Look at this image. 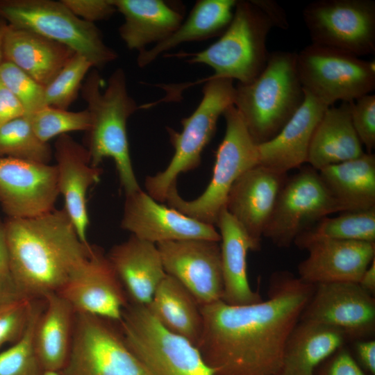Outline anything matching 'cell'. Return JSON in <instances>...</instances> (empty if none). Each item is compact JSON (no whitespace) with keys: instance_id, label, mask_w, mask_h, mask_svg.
<instances>
[{"instance_id":"obj_28","label":"cell","mask_w":375,"mask_h":375,"mask_svg":"<svg viewBox=\"0 0 375 375\" xmlns=\"http://www.w3.org/2000/svg\"><path fill=\"white\" fill-rule=\"evenodd\" d=\"M348 340L339 328L299 320L287 340L279 375H315Z\"/></svg>"},{"instance_id":"obj_45","label":"cell","mask_w":375,"mask_h":375,"mask_svg":"<svg viewBox=\"0 0 375 375\" xmlns=\"http://www.w3.org/2000/svg\"><path fill=\"white\" fill-rule=\"evenodd\" d=\"M257 5L268 15L275 27L287 28L288 23L284 10L271 0H255Z\"/></svg>"},{"instance_id":"obj_40","label":"cell","mask_w":375,"mask_h":375,"mask_svg":"<svg viewBox=\"0 0 375 375\" xmlns=\"http://www.w3.org/2000/svg\"><path fill=\"white\" fill-rule=\"evenodd\" d=\"M351 117L355 131L367 153L375 147V95L366 94L351 101Z\"/></svg>"},{"instance_id":"obj_2","label":"cell","mask_w":375,"mask_h":375,"mask_svg":"<svg viewBox=\"0 0 375 375\" xmlns=\"http://www.w3.org/2000/svg\"><path fill=\"white\" fill-rule=\"evenodd\" d=\"M12 281L24 297L43 299L58 292L72 273L90 256L64 209L3 223Z\"/></svg>"},{"instance_id":"obj_20","label":"cell","mask_w":375,"mask_h":375,"mask_svg":"<svg viewBox=\"0 0 375 375\" xmlns=\"http://www.w3.org/2000/svg\"><path fill=\"white\" fill-rule=\"evenodd\" d=\"M58 188L64 199V210L72 220L80 240L89 244L87 193L100 181L102 169L90 165L88 149L68 134L58 136L55 143Z\"/></svg>"},{"instance_id":"obj_49","label":"cell","mask_w":375,"mask_h":375,"mask_svg":"<svg viewBox=\"0 0 375 375\" xmlns=\"http://www.w3.org/2000/svg\"><path fill=\"white\" fill-rule=\"evenodd\" d=\"M8 27V23L6 21L0 17V66L3 61V40L4 36Z\"/></svg>"},{"instance_id":"obj_48","label":"cell","mask_w":375,"mask_h":375,"mask_svg":"<svg viewBox=\"0 0 375 375\" xmlns=\"http://www.w3.org/2000/svg\"><path fill=\"white\" fill-rule=\"evenodd\" d=\"M359 285L372 295L375 293V258L362 275Z\"/></svg>"},{"instance_id":"obj_44","label":"cell","mask_w":375,"mask_h":375,"mask_svg":"<svg viewBox=\"0 0 375 375\" xmlns=\"http://www.w3.org/2000/svg\"><path fill=\"white\" fill-rule=\"evenodd\" d=\"M358 364L371 375H375V341L372 339L354 341Z\"/></svg>"},{"instance_id":"obj_47","label":"cell","mask_w":375,"mask_h":375,"mask_svg":"<svg viewBox=\"0 0 375 375\" xmlns=\"http://www.w3.org/2000/svg\"><path fill=\"white\" fill-rule=\"evenodd\" d=\"M0 275L11 279L9 255L4 224L0 222Z\"/></svg>"},{"instance_id":"obj_37","label":"cell","mask_w":375,"mask_h":375,"mask_svg":"<svg viewBox=\"0 0 375 375\" xmlns=\"http://www.w3.org/2000/svg\"><path fill=\"white\" fill-rule=\"evenodd\" d=\"M92 67L85 57L76 53L44 87L46 106L67 110L76 98L81 83Z\"/></svg>"},{"instance_id":"obj_13","label":"cell","mask_w":375,"mask_h":375,"mask_svg":"<svg viewBox=\"0 0 375 375\" xmlns=\"http://www.w3.org/2000/svg\"><path fill=\"white\" fill-rule=\"evenodd\" d=\"M303 17L312 44L358 57L375 52L373 0H317L304 8Z\"/></svg>"},{"instance_id":"obj_3","label":"cell","mask_w":375,"mask_h":375,"mask_svg":"<svg viewBox=\"0 0 375 375\" xmlns=\"http://www.w3.org/2000/svg\"><path fill=\"white\" fill-rule=\"evenodd\" d=\"M97 70L90 72L82 85L83 98L91 117L88 151L90 165L99 167L106 158L115 164L125 195L141 190L132 166L127 137V121L138 109L129 94L124 70L117 69L103 92Z\"/></svg>"},{"instance_id":"obj_19","label":"cell","mask_w":375,"mask_h":375,"mask_svg":"<svg viewBox=\"0 0 375 375\" xmlns=\"http://www.w3.org/2000/svg\"><path fill=\"white\" fill-rule=\"evenodd\" d=\"M261 165L244 172L233 184L225 209L260 249L265 228L288 178Z\"/></svg>"},{"instance_id":"obj_10","label":"cell","mask_w":375,"mask_h":375,"mask_svg":"<svg viewBox=\"0 0 375 375\" xmlns=\"http://www.w3.org/2000/svg\"><path fill=\"white\" fill-rule=\"evenodd\" d=\"M297 67L303 90L328 106L354 101L375 88L374 62L340 49L311 44L297 53Z\"/></svg>"},{"instance_id":"obj_22","label":"cell","mask_w":375,"mask_h":375,"mask_svg":"<svg viewBox=\"0 0 375 375\" xmlns=\"http://www.w3.org/2000/svg\"><path fill=\"white\" fill-rule=\"evenodd\" d=\"M304 92L302 104L278 133L269 141L257 144L258 165L287 174L307 162L313 133L329 106L312 94Z\"/></svg>"},{"instance_id":"obj_39","label":"cell","mask_w":375,"mask_h":375,"mask_svg":"<svg viewBox=\"0 0 375 375\" xmlns=\"http://www.w3.org/2000/svg\"><path fill=\"white\" fill-rule=\"evenodd\" d=\"M34 300L21 298L0 307V347L17 342L23 335Z\"/></svg>"},{"instance_id":"obj_14","label":"cell","mask_w":375,"mask_h":375,"mask_svg":"<svg viewBox=\"0 0 375 375\" xmlns=\"http://www.w3.org/2000/svg\"><path fill=\"white\" fill-rule=\"evenodd\" d=\"M74 313L100 317L119 323L130 303L106 255L94 247L58 292Z\"/></svg>"},{"instance_id":"obj_18","label":"cell","mask_w":375,"mask_h":375,"mask_svg":"<svg viewBox=\"0 0 375 375\" xmlns=\"http://www.w3.org/2000/svg\"><path fill=\"white\" fill-rule=\"evenodd\" d=\"M121 227L155 244L185 240L220 241L213 225L166 207L142 190L126 195Z\"/></svg>"},{"instance_id":"obj_30","label":"cell","mask_w":375,"mask_h":375,"mask_svg":"<svg viewBox=\"0 0 375 375\" xmlns=\"http://www.w3.org/2000/svg\"><path fill=\"white\" fill-rule=\"evenodd\" d=\"M236 0H199L186 19L165 40L138 53L137 64L145 67L160 55L187 42L222 35L230 24Z\"/></svg>"},{"instance_id":"obj_35","label":"cell","mask_w":375,"mask_h":375,"mask_svg":"<svg viewBox=\"0 0 375 375\" xmlns=\"http://www.w3.org/2000/svg\"><path fill=\"white\" fill-rule=\"evenodd\" d=\"M34 300L27 326L12 346L0 353V375H42L35 344V331L44 306Z\"/></svg>"},{"instance_id":"obj_38","label":"cell","mask_w":375,"mask_h":375,"mask_svg":"<svg viewBox=\"0 0 375 375\" xmlns=\"http://www.w3.org/2000/svg\"><path fill=\"white\" fill-rule=\"evenodd\" d=\"M0 80L19 101L25 111L24 116L47 106L44 87L14 64L3 61Z\"/></svg>"},{"instance_id":"obj_1","label":"cell","mask_w":375,"mask_h":375,"mask_svg":"<svg viewBox=\"0 0 375 375\" xmlns=\"http://www.w3.org/2000/svg\"><path fill=\"white\" fill-rule=\"evenodd\" d=\"M315 285L286 271L275 272L265 301L201 306L197 348L213 375H279L287 340Z\"/></svg>"},{"instance_id":"obj_4","label":"cell","mask_w":375,"mask_h":375,"mask_svg":"<svg viewBox=\"0 0 375 375\" xmlns=\"http://www.w3.org/2000/svg\"><path fill=\"white\" fill-rule=\"evenodd\" d=\"M233 106L251 138L260 144L275 137L302 104L305 92L297 67V53L269 54L253 80L235 86Z\"/></svg>"},{"instance_id":"obj_33","label":"cell","mask_w":375,"mask_h":375,"mask_svg":"<svg viewBox=\"0 0 375 375\" xmlns=\"http://www.w3.org/2000/svg\"><path fill=\"white\" fill-rule=\"evenodd\" d=\"M322 240L375 242V208L325 217L299 234L294 244L306 250Z\"/></svg>"},{"instance_id":"obj_32","label":"cell","mask_w":375,"mask_h":375,"mask_svg":"<svg viewBox=\"0 0 375 375\" xmlns=\"http://www.w3.org/2000/svg\"><path fill=\"white\" fill-rule=\"evenodd\" d=\"M147 306L167 330L197 347L203 328L201 306L176 278L167 274Z\"/></svg>"},{"instance_id":"obj_15","label":"cell","mask_w":375,"mask_h":375,"mask_svg":"<svg viewBox=\"0 0 375 375\" xmlns=\"http://www.w3.org/2000/svg\"><path fill=\"white\" fill-rule=\"evenodd\" d=\"M299 320L339 328L349 340H367L375 332V300L358 283L318 284Z\"/></svg>"},{"instance_id":"obj_26","label":"cell","mask_w":375,"mask_h":375,"mask_svg":"<svg viewBox=\"0 0 375 375\" xmlns=\"http://www.w3.org/2000/svg\"><path fill=\"white\" fill-rule=\"evenodd\" d=\"M220 235V253L224 282L222 301L233 306L261 301L258 292L250 286L247 276V256L258 251L243 228L224 208L216 224Z\"/></svg>"},{"instance_id":"obj_23","label":"cell","mask_w":375,"mask_h":375,"mask_svg":"<svg viewBox=\"0 0 375 375\" xmlns=\"http://www.w3.org/2000/svg\"><path fill=\"white\" fill-rule=\"evenodd\" d=\"M131 303L148 306L167 275L156 244L133 235L106 255Z\"/></svg>"},{"instance_id":"obj_36","label":"cell","mask_w":375,"mask_h":375,"mask_svg":"<svg viewBox=\"0 0 375 375\" xmlns=\"http://www.w3.org/2000/svg\"><path fill=\"white\" fill-rule=\"evenodd\" d=\"M25 117L38 138L46 143L56 136L69 132L88 131L91 125L90 115L87 109L72 112L45 106Z\"/></svg>"},{"instance_id":"obj_43","label":"cell","mask_w":375,"mask_h":375,"mask_svg":"<svg viewBox=\"0 0 375 375\" xmlns=\"http://www.w3.org/2000/svg\"><path fill=\"white\" fill-rule=\"evenodd\" d=\"M24 115L19 101L0 80V126Z\"/></svg>"},{"instance_id":"obj_24","label":"cell","mask_w":375,"mask_h":375,"mask_svg":"<svg viewBox=\"0 0 375 375\" xmlns=\"http://www.w3.org/2000/svg\"><path fill=\"white\" fill-rule=\"evenodd\" d=\"M124 21L119 28L130 50L139 53L167 38L184 20V8L163 0H112Z\"/></svg>"},{"instance_id":"obj_16","label":"cell","mask_w":375,"mask_h":375,"mask_svg":"<svg viewBox=\"0 0 375 375\" xmlns=\"http://www.w3.org/2000/svg\"><path fill=\"white\" fill-rule=\"evenodd\" d=\"M167 274L180 282L200 306L222 300L219 242L185 240L156 244Z\"/></svg>"},{"instance_id":"obj_42","label":"cell","mask_w":375,"mask_h":375,"mask_svg":"<svg viewBox=\"0 0 375 375\" xmlns=\"http://www.w3.org/2000/svg\"><path fill=\"white\" fill-rule=\"evenodd\" d=\"M315 375H366L351 353L342 347L330 356Z\"/></svg>"},{"instance_id":"obj_11","label":"cell","mask_w":375,"mask_h":375,"mask_svg":"<svg viewBox=\"0 0 375 375\" xmlns=\"http://www.w3.org/2000/svg\"><path fill=\"white\" fill-rule=\"evenodd\" d=\"M116 324L74 313L70 350L60 375H149Z\"/></svg>"},{"instance_id":"obj_17","label":"cell","mask_w":375,"mask_h":375,"mask_svg":"<svg viewBox=\"0 0 375 375\" xmlns=\"http://www.w3.org/2000/svg\"><path fill=\"white\" fill-rule=\"evenodd\" d=\"M59 194L56 165L0 157V204L8 217L51 212Z\"/></svg>"},{"instance_id":"obj_7","label":"cell","mask_w":375,"mask_h":375,"mask_svg":"<svg viewBox=\"0 0 375 375\" xmlns=\"http://www.w3.org/2000/svg\"><path fill=\"white\" fill-rule=\"evenodd\" d=\"M223 116L226 122L225 134L217 150L212 178L206 190L198 198L186 201L179 195L174 183L165 200L169 207L213 226L225 208L234 182L247 170L258 165L257 144L235 107L229 106Z\"/></svg>"},{"instance_id":"obj_9","label":"cell","mask_w":375,"mask_h":375,"mask_svg":"<svg viewBox=\"0 0 375 375\" xmlns=\"http://www.w3.org/2000/svg\"><path fill=\"white\" fill-rule=\"evenodd\" d=\"M118 324L149 375H213L197 347L167 330L147 306L129 303Z\"/></svg>"},{"instance_id":"obj_41","label":"cell","mask_w":375,"mask_h":375,"mask_svg":"<svg viewBox=\"0 0 375 375\" xmlns=\"http://www.w3.org/2000/svg\"><path fill=\"white\" fill-rule=\"evenodd\" d=\"M78 17L88 22L110 18L116 11L112 0H61Z\"/></svg>"},{"instance_id":"obj_50","label":"cell","mask_w":375,"mask_h":375,"mask_svg":"<svg viewBox=\"0 0 375 375\" xmlns=\"http://www.w3.org/2000/svg\"><path fill=\"white\" fill-rule=\"evenodd\" d=\"M42 375H60L58 372H50V371H45Z\"/></svg>"},{"instance_id":"obj_8","label":"cell","mask_w":375,"mask_h":375,"mask_svg":"<svg viewBox=\"0 0 375 375\" xmlns=\"http://www.w3.org/2000/svg\"><path fill=\"white\" fill-rule=\"evenodd\" d=\"M0 17L9 25L69 47L93 67H103L117 58L95 24L76 16L62 1L0 0Z\"/></svg>"},{"instance_id":"obj_12","label":"cell","mask_w":375,"mask_h":375,"mask_svg":"<svg viewBox=\"0 0 375 375\" xmlns=\"http://www.w3.org/2000/svg\"><path fill=\"white\" fill-rule=\"evenodd\" d=\"M341 212L318 171L307 167L288 177L275 203L263 237L288 248L297 237L321 219Z\"/></svg>"},{"instance_id":"obj_27","label":"cell","mask_w":375,"mask_h":375,"mask_svg":"<svg viewBox=\"0 0 375 375\" xmlns=\"http://www.w3.org/2000/svg\"><path fill=\"white\" fill-rule=\"evenodd\" d=\"M351 102L329 106L313 133L307 162L317 171L360 157L363 147L353 126Z\"/></svg>"},{"instance_id":"obj_5","label":"cell","mask_w":375,"mask_h":375,"mask_svg":"<svg viewBox=\"0 0 375 375\" xmlns=\"http://www.w3.org/2000/svg\"><path fill=\"white\" fill-rule=\"evenodd\" d=\"M274 26L255 0L237 1L232 20L217 40L201 51L183 55L190 64L211 67L214 74L209 78L247 83L267 64V38Z\"/></svg>"},{"instance_id":"obj_46","label":"cell","mask_w":375,"mask_h":375,"mask_svg":"<svg viewBox=\"0 0 375 375\" xmlns=\"http://www.w3.org/2000/svg\"><path fill=\"white\" fill-rule=\"evenodd\" d=\"M21 298L12 281L0 275V307Z\"/></svg>"},{"instance_id":"obj_21","label":"cell","mask_w":375,"mask_h":375,"mask_svg":"<svg viewBox=\"0 0 375 375\" xmlns=\"http://www.w3.org/2000/svg\"><path fill=\"white\" fill-rule=\"evenodd\" d=\"M298 265L299 278L314 285L328 283H358L375 258V242L322 240L306 249Z\"/></svg>"},{"instance_id":"obj_25","label":"cell","mask_w":375,"mask_h":375,"mask_svg":"<svg viewBox=\"0 0 375 375\" xmlns=\"http://www.w3.org/2000/svg\"><path fill=\"white\" fill-rule=\"evenodd\" d=\"M75 53L62 44L8 24L3 40L4 60L14 64L44 87Z\"/></svg>"},{"instance_id":"obj_29","label":"cell","mask_w":375,"mask_h":375,"mask_svg":"<svg viewBox=\"0 0 375 375\" xmlns=\"http://www.w3.org/2000/svg\"><path fill=\"white\" fill-rule=\"evenodd\" d=\"M318 172L341 212L375 208V156L372 153L326 167Z\"/></svg>"},{"instance_id":"obj_31","label":"cell","mask_w":375,"mask_h":375,"mask_svg":"<svg viewBox=\"0 0 375 375\" xmlns=\"http://www.w3.org/2000/svg\"><path fill=\"white\" fill-rule=\"evenodd\" d=\"M35 331V344L44 371L59 372L69 356L74 312L58 292L47 294Z\"/></svg>"},{"instance_id":"obj_34","label":"cell","mask_w":375,"mask_h":375,"mask_svg":"<svg viewBox=\"0 0 375 375\" xmlns=\"http://www.w3.org/2000/svg\"><path fill=\"white\" fill-rule=\"evenodd\" d=\"M0 157L49 164L52 151L41 141L28 119L22 116L0 126Z\"/></svg>"},{"instance_id":"obj_6","label":"cell","mask_w":375,"mask_h":375,"mask_svg":"<svg viewBox=\"0 0 375 375\" xmlns=\"http://www.w3.org/2000/svg\"><path fill=\"white\" fill-rule=\"evenodd\" d=\"M235 88L228 78H206L201 100L194 111L181 120L180 133L167 128L174 156L162 172L145 180L147 193L158 202H165L178 175L197 168L203 149L212 138L217 121L234 103Z\"/></svg>"}]
</instances>
